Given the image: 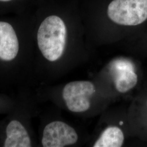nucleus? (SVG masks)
Masks as SVG:
<instances>
[{
	"label": "nucleus",
	"mask_w": 147,
	"mask_h": 147,
	"mask_svg": "<svg viewBox=\"0 0 147 147\" xmlns=\"http://www.w3.org/2000/svg\"><path fill=\"white\" fill-rule=\"evenodd\" d=\"M67 29L63 19L57 15L46 17L37 32V44L43 57L50 62L63 55L67 43Z\"/></svg>",
	"instance_id": "nucleus-1"
},
{
	"label": "nucleus",
	"mask_w": 147,
	"mask_h": 147,
	"mask_svg": "<svg viewBox=\"0 0 147 147\" xmlns=\"http://www.w3.org/2000/svg\"><path fill=\"white\" fill-rule=\"evenodd\" d=\"M107 14L116 24L139 25L147 20V0H113L107 7Z\"/></svg>",
	"instance_id": "nucleus-2"
},
{
	"label": "nucleus",
	"mask_w": 147,
	"mask_h": 147,
	"mask_svg": "<svg viewBox=\"0 0 147 147\" xmlns=\"http://www.w3.org/2000/svg\"><path fill=\"white\" fill-rule=\"evenodd\" d=\"M95 92L94 85L87 81H78L66 84L62 96L68 110L73 112H83L90 107V99Z\"/></svg>",
	"instance_id": "nucleus-3"
},
{
	"label": "nucleus",
	"mask_w": 147,
	"mask_h": 147,
	"mask_svg": "<svg viewBox=\"0 0 147 147\" xmlns=\"http://www.w3.org/2000/svg\"><path fill=\"white\" fill-rule=\"evenodd\" d=\"M78 140V135L73 127L63 121H55L45 127L42 144L44 147H63Z\"/></svg>",
	"instance_id": "nucleus-4"
},
{
	"label": "nucleus",
	"mask_w": 147,
	"mask_h": 147,
	"mask_svg": "<svg viewBox=\"0 0 147 147\" xmlns=\"http://www.w3.org/2000/svg\"><path fill=\"white\" fill-rule=\"evenodd\" d=\"M115 73V84L119 93H126L137 83L138 78L134 64L127 59H119L112 63Z\"/></svg>",
	"instance_id": "nucleus-5"
},
{
	"label": "nucleus",
	"mask_w": 147,
	"mask_h": 147,
	"mask_svg": "<svg viewBox=\"0 0 147 147\" xmlns=\"http://www.w3.org/2000/svg\"><path fill=\"white\" fill-rule=\"evenodd\" d=\"M20 48L18 37L9 22L0 21V60L13 61L17 56Z\"/></svg>",
	"instance_id": "nucleus-6"
},
{
	"label": "nucleus",
	"mask_w": 147,
	"mask_h": 147,
	"mask_svg": "<svg viewBox=\"0 0 147 147\" xmlns=\"http://www.w3.org/2000/svg\"><path fill=\"white\" fill-rule=\"evenodd\" d=\"M5 147H31L28 133L21 122L17 120L11 121L6 128Z\"/></svg>",
	"instance_id": "nucleus-7"
},
{
	"label": "nucleus",
	"mask_w": 147,
	"mask_h": 147,
	"mask_svg": "<svg viewBox=\"0 0 147 147\" xmlns=\"http://www.w3.org/2000/svg\"><path fill=\"white\" fill-rule=\"evenodd\" d=\"M124 140V134L117 126H109L101 134L94 147H121Z\"/></svg>",
	"instance_id": "nucleus-8"
},
{
	"label": "nucleus",
	"mask_w": 147,
	"mask_h": 147,
	"mask_svg": "<svg viewBox=\"0 0 147 147\" xmlns=\"http://www.w3.org/2000/svg\"><path fill=\"white\" fill-rule=\"evenodd\" d=\"M16 0H0V3H9Z\"/></svg>",
	"instance_id": "nucleus-9"
},
{
	"label": "nucleus",
	"mask_w": 147,
	"mask_h": 147,
	"mask_svg": "<svg viewBox=\"0 0 147 147\" xmlns=\"http://www.w3.org/2000/svg\"><path fill=\"white\" fill-rule=\"evenodd\" d=\"M123 124V123L122 121H121V122H120V125H122Z\"/></svg>",
	"instance_id": "nucleus-10"
}]
</instances>
